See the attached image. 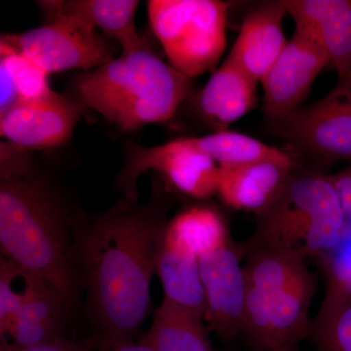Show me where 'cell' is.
<instances>
[{"label":"cell","mask_w":351,"mask_h":351,"mask_svg":"<svg viewBox=\"0 0 351 351\" xmlns=\"http://www.w3.org/2000/svg\"><path fill=\"white\" fill-rule=\"evenodd\" d=\"M162 197L124 199L97 215L76 212L73 249L85 315L100 348L132 341L151 313V281L168 219Z\"/></svg>","instance_id":"1"},{"label":"cell","mask_w":351,"mask_h":351,"mask_svg":"<svg viewBox=\"0 0 351 351\" xmlns=\"http://www.w3.org/2000/svg\"><path fill=\"white\" fill-rule=\"evenodd\" d=\"M75 210L27 156L0 165L2 257L56 292L75 311L83 292L73 249Z\"/></svg>","instance_id":"2"},{"label":"cell","mask_w":351,"mask_h":351,"mask_svg":"<svg viewBox=\"0 0 351 351\" xmlns=\"http://www.w3.org/2000/svg\"><path fill=\"white\" fill-rule=\"evenodd\" d=\"M189 80L145 44L86 71L76 89L83 105L130 132L172 119L188 96Z\"/></svg>","instance_id":"3"},{"label":"cell","mask_w":351,"mask_h":351,"mask_svg":"<svg viewBox=\"0 0 351 351\" xmlns=\"http://www.w3.org/2000/svg\"><path fill=\"white\" fill-rule=\"evenodd\" d=\"M350 230L330 176L295 170L271 206L258 215L254 237L242 248L284 249L319 260Z\"/></svg>","instance_id":"4"},{"label":"cell","mask_w":351,"mask_h":351,"mask_svg":"<svg viewBox=\"0 0 351 351\" xmlns=\"http://www.w3.org/2000/svg\"><path fill=\"white\" fill-rule=\"evenodd\" d=\"M152 31L171 66L196 77L212 71L225 52L228 4L219 0H151Z\"/></svg>","instance_id":"5"},{"label":"cell","mask_w":351,"mask_h":351,"mask_svg":"<svg viewBox=\"0 0 351 351\" xmlns=\"http://www.w3.org/2000/svg\"><path fill=\"white\" fill-rule=\"evenodd\" d=\"M156 171L169 186L196 200L217 195L219 165L203 154L193 138H180L152 147H134L117 177L124 199L138 201L137 182L143 173Z\"/></svg>","instance_id":"6"},{"label":"cell","mask_w":351,"mask_h":351,"mask_svg":"<svg viewBox=\"0 0 351 351\" xmlns=\"http://www.w3.org/2000/svg\"><path fill=\"white\" fill-rule=\"evenodd\" d=\"M47 24L22 34H5L12 45L48 73L100 68L112 58L108 38L82 21L69 16L47 18Z\"/></svg>","instance_id":"7"},{"label":"cell","mask_w":351,"mask_h":351,"mask_svg":"<svg viewBox=\"0 0 351 351\" xmlns=\"http://www.w3.org/2000/svg\"><path fill=\"white\" fill-rule=\"evenodd\" d=\"M314 293V276L285 288L247 287L241 334L258 351L299 345L311 331L309 308Z\"/></svg>","instance_id":"8"},{"label":"cell","mask_w":351,"mask_h":351,"mask_svg":"<svg viewBox=\"0 0 351 351\" xmlns=\"http://www.w3.org/2000/svg\"><path fill=\"white\" fill-rule=\"evenodd\" d=\"M277 135L308 156L351 165V77L324 98L271 123Z\"/></svg>","instance_id":"9"},{"label":"cell","mask_w":351,"mask_h":351,"mask_svg":"<svg viewBox=\"0 0 351 351\" xmlns=\"http://www.w3.org/2000/svg\"><path fill=\"white\" fill-rule=\"evenodd\" d=\"M330 59L313 39L295 31L280 56L263 78V112L270 123L301 108L314 80Z\"/></svg>","instance_id":"10"},{"label":"cell","mask_w":351,"mask_h":351,"mask_svg":"<svg viewBox=\"0 0 351 351\" xmlns=\"http://www.w3.org/2000/svg\"><path fill=\"white\" fill-rule=\"evenodd\" d=\"M242 254V247L230 241L199 258L206 302L204 320L223 341L234 339L242 332L247 294Z\"/></svg>","instance_id":"11"},{"label":"cell","mask_w":351,"mask_h":351,"mask_svg":"<svg viewBox=\"0 0 351 351\" xmlns=\"http://www.w3.org/2000/svg\"><path fill=\"white\" fill-rule=\"evenodd\" d=\"M80 106L56 92L44 100L20 101L0 115V134L23 151L60 147L73 136Z\"/></svg>","instance_id":"12"},{"label":"cell","mask_w":351,"mask_h":351,"mask_svg":"<svg viewBox=\"0 0 351 351\" xmlns=\"http://www.w3.org/2000/svg\"><path fill=\"white\" fill-rule=\"evenodd\" d=\"M295 31L326 52L339 80L351 77V0H283Z\"/></svg>","instance_id":"13"},{"label":"cell","mask_w":351,"mask_h":351,"mask_svg":"<svg viewBox=\"0 0 351 351\" xmlns=\"http://www.w3.org/2000/svg\"><path fill=\"white\" fill-rule=\"evenodd\" d=\"M287 13L283 1H272L252 10L242 23L226 57L261 82L287 45L282 22Z\"/></svg>","instance_id":"14"},{"label":"cell","mask_w":351,"mask_h":351,"mask_svg":"<svg viewBox=\"0 0 351 351\" xmlns=\"http://www.w3.org/2000/svg\"><path fill=\"white\" fill-rule=\"evenodd\" d=\"M294 171L270 161L219 165L217 195L226 206L258 216L280 195Z\"/></svg>","instance_id":"15"},{"label":"cell","mask_w":351,"mask_h":351,"mask_svg":"<svg viewBox=\"0 0 351 351\" xmlns=\"http://www.w3.org/2000/svg\"><path fill=\"white\" fill-rule=\"evenodd\" d=\"M75 311L45 284L27 276L25 300L7 336L11 345L24 348L64 338L63 332Z\"/></svg>","instance_id":"16"},{"label":"cell","mask_w":351,"mask_h":351,"mask_svg":"<svg viewBox=\"0 0 351 351\" xmlns=\"http://www.w3.org/2000/svg\"><path fill=\"white\" fill-rule=\"evenodd\" d=\"M36 3L46 18L69 16L100 29L106 38L115 39L120 44L122 52L145 45L135 25L138 5L136 0H49Z\"/></svg>","instance_id":"17"},{"label":"cell","mask_w":351,"mask_h":351,"mask_svg":"<svg viewBox=\"0 0 351 351\" xmlns=\"http://www.w3.org/2000/svg\"><path fill=\"white\" fill-rule=\"evenodd\" d=\"M156 274L162 284L163 301L205 319L206 302L199 258L180 248L162 234L156 254Z\"/></svg>","instance_id":"18"},{"label":"cell","mask_w":351,"mask_h":351,"mask_svg":"<svg viewBox=\"0 0 351 351\" xmlns=\"http://www.w3.org/2000/svg\"><path fill=\"white\" fill-rule=\"evenodd\" d=\"M257 85L255 80L226 58L201 91V112L215 125L225 128L255 107Z\"/></svg>","instance_id":"19"},{"label":"cell","mask_w":351,"mask_h":351,"mask_svg":"<svg viewBox=\"0 0 351 351\" xmlns=\"http://www.w3.org/2000/svg\"><path fill=\"white\" fill-rule=\"evenodd\" d=\"M165 239L180 248L202 258L232 241L223 217L209 205L182 210L166 223Z\"/></svg>","instance_id":"20"},{"label":"cell","mask_w":351,"mask_h":351,"mask_svg":"<svg viewBox=\"0 0 351 351\" xmlns=\"http://www.w3.org/2000/svg\"><path fill=\"white\" fill-rule=\"evenodd\" d=\"M203 319L163 301L141 341L156 351H215Z\"/></svg>","instance_id":"21"},{"label":"cell","mask_w":351,"mask_h":351,"mask_svg":"<svg viewBox=\"0 0 351 351\" xmlns=\"http://www.w3.org/2000/svg\"><path fill=\"white\" fill-rule=\"evenodd\" d=\"M243 251L247 254L243 270L248 288H285L313 276L307 269L306 258L295 252L267 247Z\"/></svg>","instance_id":"22"},{"label":"cell","mask_w":351,"mask_h":351,"mask_svg":"<svg viewBox=\"0 0 351 351\" xmlns=\"http://www.w3.org/2000/svg\"><path fill=\"white\" fill-rule=\"evenodd\" d=\"M196 147L218 165L270 161L295 167L288 154L237 132L218 131L202 137H191Z\"/></svg>","instance_id":"23"},{"label":"cell","mask_w":351,"mask_h":351,"mask_svg":"<svg viewBox=\"0 0 351 351\" xmlns=\"http://www.w3.org/2000/svg\"><path fill=\"white\" fill-rule=\"evenodd\" d=\"M307 339L317 351H351V297L325 294Z\"/></svg>","instance_id":"24"},{"label":"cell","mask_w":351,"mask_h":351,"mask_svg":"<svg viewBox=\"0 0 351 351\" xmlns=\"http://www.w3.org/2000/svg\"><path fill=\"white\" fill-rule=\"evenodd\" d=\"M0 71L5 73L12 83L19 103L44 100L55 93L48 80L49 73L2 39Z\"/></svg>","instance_id":"25"},{"label":"cell","mask_w":351,"mask_h":351,"mask_svg":"<svg viewBox=\"0 0 351 351\" xmlns=\"http://www.w3.org/2000/svg\"><path fill=\"white\" fill-rule=\"evenodd\" d=\"M22 270L8 258L2 257L0 261V336L4 338L12 324L16 314L19 311L25 300V287L18 291L16 283Z\"/></svg>","instance_id":"26"},{"label":"cell","mask_w":351,"mask_h":351,"mask_svg":"<svg viewBox=\"0 0 351 351\" xmlns=\"http://www.w3.org/2000/svg\"><path fill=\"white\" fill-rule=\"evenodd\" d=\"M326 279V291H336L351 284V241L319 258Z\"/></svg>","instance_id":"27"},{"label":"cell","mask_w":351,"mask_h":351,"mask_svg":"<svg viewBox=\"0 0 351 351\" xmlns=\"http://www.w3.org/2000/svg\"><path fill=\"white\" fill-rule=\"evenodd\" d=\"M330 178L338 193L346 223L351 230V165Z\"/></svg>","instance_id":"28"},{"label":"cell","mask_w":351,"mask_h":351,"mask_svg":"<svg viewBox=\"0 0 351 351\" xmlns=\"http://www.w3.org/2000/svg\"><path fill=\"white\" fill-rule=\"evenodd\" d=\"M1 351H89L85 346L69 341L64 338L53 339L40 345L29 346V348H16L7 343L6 339H1Z\"/></svg>","instance_id":"29"},{"label":"cell","mask_w":351,"mask_h":351,"mask_svg":"<svg viewBox=\"0 0 351 351\" xmlns=\"http://www.w3.org/2000/svg\"><path fill=\"white\" fill-rule=\"evenodd\" d=\"M100 351H156L152 346L140 343H134L133 341H121L108 348H100Z\"/></svg>","instance_id":"30"},{"label":"cell","mask_w":351,"mask_h":351,"mask_svg":"<svg viewBox=\"0 0 351 351\" xmlns=\"http://www.w3.org/2000/svg\"><path fill=\"white\" fill-rule=\"evenodd\" d=\"M272 351H302L300 350L299 345L285 346V348H278V350Z\"/></svg>","instance_id":"31"}]
</instances>
